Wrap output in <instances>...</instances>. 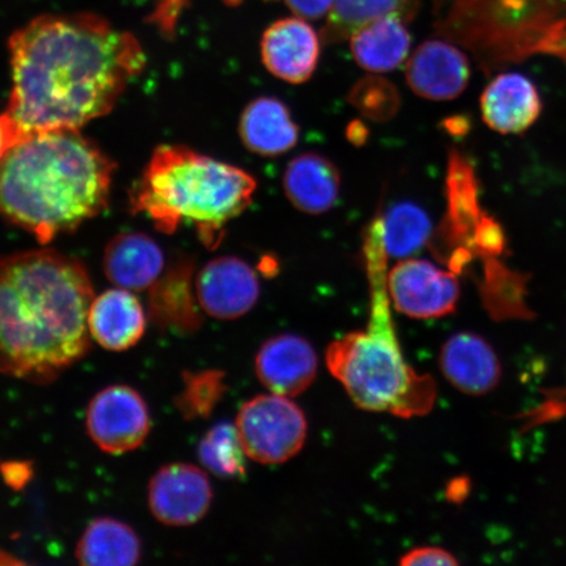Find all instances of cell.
<instances>
[{
	"mask_svg": "<svg viewBox=\"0 0 566 566\" xmlns=\"http://www.w3.org/2000/svg\"><path fill=\"white\" fill-rule=\"evenodd\" d=\"M9 46L12 90L0 115L7 150L32 134L80 130L108 115L147 63L132 33L94 13L35 18Z\"/></svg>",
	"mask_w": 566,
	"mask_h": 566,
	"instance_id": "6da1fadb",
	"label": "cell"
},
{
	"mask_svg": "<svg viewBox=\"0 0 566 566\" xmlns=\"http://www.w3.org/2000/svg\"><path fill=\"white\" fill-rule=\"evenodd\" d=\"M94 287L80 261L55 251L0 259V373L51 385L91 350Z\"/></svg>",
	"mask_w": 566,
	"mask_h": 566,
	"instance_id": "7a4b0ae2",
	"label": "cell"
},
{
	"mask_svg": "<svg viewBox=\"0 0 566 566\" xmlns=\"http://www.w3.org/2000/svg\"><path fill=\"white\" fill-rule=\"evenodd\" d=\"M115 168L80 130L32 134L0 160V216L52 242L108 207Z\"/></svg>",
	"mask_w": 566,
	"mask_h": 566,
	"instance_id": "3957f363",
	"label": "cell"
},
{
	"mask_svg": "<svg viewBox=\"0 0 566 566\" xmlns=\"http://www.w3.org/2000/svg\"><path fill=\"white\" fill-rule=\"evenodd\" d=\"M256 180L238 167L182 146H160L132 190L133 212L145 214L172 235L193 226L201 242L216 248L224 226L250 207Z\"/></svg>",
	"mask_w": 566,
	"mask_h": 566,
	"instance_id": "277c9868",
	"label": "cell"
},
{
	"mask_svg": "<svg viewBox=\"0 0 566 566\" xmlns=\"http://www.w3.org/2000/svg\"><path fill=\"white\" fill-rule=\"evenodd\" d=\"M438 30L495 70L535 54L566 66V0H436Z\"/></svg>",
	"mask_w": 566,
	"mask_h": 566,
	"instance_id": "5b68a950",
	"label": "cell"
},
{
	"mask_svg": "<svg viewBox=\"0 0 566 566\" xmlns=\"http://www.w3.org/2000/svg\"><path fill=\"white\" fill-rule=\"evenodd\" d=\"M384 294L378 285L369 328L328 346V369L360 409L406 419L427 415L437 399L436 381L407 364Z\"/></svg>",
	"mask_w": 566,
	"mask_h": 566,
	"instance_id": "8992f818",
	"label": "cell"
},
{
	"mask_svg": "<svg viewBox=\"0 0 566 566\" xmlns=\"http://www.w3.org/2000/svg\"><path fill=\"white\" fill-rule=\"evenodd\" d=\"M235 427L247 458L260 464L286 463L306 443L307 420L286 396L268 394L240 408Z\"/></svg>",
	"mask_w": 566,
	"mask_h": 566,
	"instance_id": "52a82bcc",
	"label": "cell"
},
{
	"mask_svg": "<svg viewBox=\"0 0 566 566\" xmlns=\"http://www.w3.org/2000/svg\"><path fill=\"white\" fill-rule=\"evenodd\" d=\"M86 428L98 449L123 455L139 449L150 434V410L137 389L124 385L106 387L90 402Z\"/></svg>",
	"mask_w": 566,
	"mask_h": 566,
	"instance_id": "ba28073f",
	"label": "cell"
},
{
	"mask_svg": "<svg viewBox=\"0 0 566 566\" xmlns=\"http://www.w3.org/2000/svg\"><path fill=\"white\" fill-rule=\"evenodd\" d=\"M396 310L413 318H437L454 313L460 298L454 272H446L424 260H405L387 279Z\"/></svg>",
	"mask_w": 566,
	"mask_h": 566,
	"instance_id": "9c48e42d",
	"label": "cell"
},
{
	"mask_svg": "<svg viewBox=\"0 0 566 566\" xmlns=\"http://www.w3.org/2000/svg\"><path fill=\"white\" fill-rule=\"evenodd\" d=\"M212 502L210 480L193 464L161 467L148 484V507L166 526H193L208 514Z\"/></svg>",
	"mask_w": 566,
	"mask_h": 566,
	"instance_id": "30bf717a",
	"label": "cell"
},
{
	"mask_svg": "<svg viewBox=\"0 0 566 566\" xmlns=\"http://www.w3.org/2000/svg\"><path fill=\"white\" fill-rule=\"evenodd\" d=\"M197 301L205 314L219 321H235L256 306L260 282L242 259L211 260L195 280Z\"/></svg>",
	"mask_w": 566,
	"mask_h": 566,
	"instance_id": "8fae6325",
	"label": "cell"
},
{
	"mask_svg": "<svg viewBox=\"0 0 566 566\" xmlns=\"http://www.w3.org/2000/svg\"><path fill=\"white\" fill-rule=\"evenodd\" d=\"M406 77L416 95L434 102L452 101L469 86L470 61L451 42L430 40L410 56Z\"/></svg>",
	"mask_w": 566,
	"mask_h": 566,
	"instance_id": "7c38bea8",
	"label": "cell"
},
{
	"mask_svg": "<svg viewBox=\"0 0 566 566\" xmlns=\"http://www.w3.org/2000/svg\"><path fill=\"white\" fill-rule=\"evenodd\" d=\"M318 55L317 33L298 17L275 21L261 40V56L269 73L287 83L307 82L315 73Z\"/></svg>",
	"mask_w": 566,
	"mask_h": 566,
	"instance_id": "4fadbf2b",
	"label": "cell"
},
{
	"mask_svg": "<svg viewBox=\"0 0 566 566\" xmlns=\"http://www.w3.org/2000/svg\"><path fill=\"white\" fill-rule=\"evenodd\" d=\"M317 356L306 338L280 335L269 338L256 354L254 370L269 392L294 398L314 384Z\"/></svg>",
	"mask_w": 566,
	"mask_h": 566,
	"instance_id": "5bb4252c",
	"label": "cell"
},
{
	"mask_svg": "<svg viewBox=\"0 0 566 566\" xmlns=\"http://www.w3.org/2000/svg\"><path fill=\"white\" fill-rule=\"evenodd\" d=\"M195 264L177 260L154 282L148 296V315L155 327L176 335L200 331L203 318L193 283Z\"/></svg>",
	"mask_w": 566,
	"mask_h": 566,
	"instance_id": "9a60e30c",
	"label": "cell"
},
{
	"mask_svg": "<svg viewBox=\"0 0 566 566\" xmlns=\"http://www.w3.org/2000/svg\"><path fill=\"white\" fill-rule=\"evenodd\" d=\"M481 116L500 134H523L542 115L543 103L535 83L518 73L500 74L480 98Z\"/></svg>",
	"mask_w": 566,
	"mask_h": 566,
	"instance_id": "2e32d148",
	"label": "cell"
},
{
	"mask_svg": "<svg viewBox=\"0 0 566 566\" xmlns=\"http://www.w3.org/2000/svg\"><path fill=\"white\" fill-rule=\"evenodd\" d=\"M440 366L452 387L471 396L492 392L502 377L501 363L492 345L472 332H459L443 344Z\"/></svg>",
	"mask_w": 566,
	"mask_h": 566,
	"instance_id": "e0dca14e",
	"label": "cell"
},
{
	"mask_svg": "<svg viewBox=\"0 0 566 566\" xmlns=\"http://www.w3.org/2000/svg\"><path fill=\"white\" fill-rule=\"evenodd\" d=\"M88 328L91 336L103 348L112 352L129 350L145 335V310L129 290H108L92 301Z\"/></svg>",
	"mask_w": 566,
	"mask_h": 566,
	"instance_id": "ac0fdd59",
	"label": "cell"
},
{
	"mask_svg": "<svg viewBox=\"0 0 566 566\" xmlns=\"http://www.w3.org/2000/svg\"><path fill=\"white\" fill-rule=\"evenodd\" d=\"M165 269V254L154 239L139 232L119 233L105 248L104 272L119 289H150Z\"/></svg>",
	"mask_w": 566,
	"mask_h": 566,
	"instance_id": "d6986e66",
	"label": "cell"
},
{
	"mask_svg": "<svg viewBox=\"0 0 566 566\" xmlns=\"http://www.w3.org/2000/svg\"><path fill=\"white\" fill-rule=\"evenodd\" d=\"M283 190L296 210L318 216L335 207L342 177L329 159L315 153L302 154L289 163Z\"/></svg>",
	"mask_w": 566,
	"mask_h": 566,
	"instance_id": "ffe728a7",
	"label": "cell"
},
{
	"mask_svg": "<svg viewBox=\"0 0 566 566\" xmlns=\"http://www.w3.org/2000/svg\"><path fill=\"white\" fill-rule=\"evenodd\" d=\"M240 138L248 150L274 158L298 144L300 127L279 98L261 96L247 105L240 117Z\"/></svg>",
	"mask_w": 566,
	"mask_h": 566,
	"instance_id": "44dd1931",
	"label": "cell"
},
{
	"mask_svg": "<svg viewBox=\"0 0 566 566\" xmlns=\"http://www.w3.org/2000/svg\"><path fill=\"white\" fill-rule=\"evenodd\" d=\"M448 201V217H446L440 237L444 247L451 248V256L462 248L471 251L473 232L484 214L479 203L475 171L470 161L457 151L452 153L450 157Z\"/></svg>",
	"mask_w": 566,
	"mask_h": 566,
	"instance_id": "7402d4cb",
	"label": "cell"
},
{
	"mask_svg": "<svg viewBox=\"0 0 566 566\" xmlns=\"http://www.w3.org/2000/svg\"><path fill=\"white\" fill-rule=\"evenodd\" d=\"M406 23L407 20L391 15L359 28L349 39L354 60L374 74L398 69L407 60L410 49Z\"/></svg>",
	"mask_w": 566,
	"mask_h": 566,
	"instance_id": "603a6c76",
	"label": "cell"
},
{
	"mask_svg": "<svg viewBox=\"0 0 566 566\" xmlns=\"http://www.w3.org/2000/svg\"><path fill=\"white\" fill-rule=\"evenodd\" d=\"M76 560L86 566H132L142 557L138 534L126 523L101 516L90 523L75 549Z\"/></svg>",
	"mask_w": 566,
	"mask_h": 566,
	"instance_id": "cb8c5ba5",
	"label": "cell"
},
{
	"mask_svg": "<svg viewBox=\"0 0 566 566\" xmlns=\"http://www.w3.org/2000/svg\"><path fill=\"white\" fill-rule=\"evenodd\" d=\"M417 0H335L322 32L328 44L349 40L359 28L385 17L409 20Z\"/></svg>",
	"mask_w": 566,
	"mask_h": 566,
	"instance_id": "d4e9b609",
	"label": "cell"
},
{
	"mask_svg": "<svg viewBox=\"0 0 566 566\" xmlns=\"http://www.w3.org/2000/svg\"><path fill=\"white\" fill-rule=\"evenodd\" d=\"M381 229L388 256L406 259L429 242L431 223L427 212L413 203L405 202L389 209Z\"/></svg>",
	"mask_w": 566,
	"mask_h": 566,
	"instance_id": "484cf974",
	"label": "cell"
},
{
	"mask_svg": "<svg viewBox=\"0 0 566 566\" xmlns=\"http://www.w3.org/2000/svg\"><path fill=\"white\" fill-rule=\"evenodd\" d=\"M200 462L218 478L237 479L245 473V451L235 424L218 423L198 446Z\"/></svg>",
	"mask_w": 566,
	"mask_h": 566,
	"instance_id": "4316f807",
	"label": "cell"
},
{
	"mask_svg": "<svg viewBox=\"0 0 566 566\" xmlns=\"http://www.w3.org/2000/svg\"><path fill=\"white\" fill-rule=\"evenodd\" d=\"M182 381V391L174 401L187 421L209 419L229 389L221 370L184 371Z\"/></svg>",
	"mask_w": 566,
	"mask_h": 566,
	"instance_id": "83f0119b",
	"label": "cell"
},
{
	"mask_svg": "<svg viewBox=\"0 0 566 566\" xmlns=\"http://www.w3.org/2000/svg\"><path fill=\"white\" fill-rule=\"evenodd\" d=\"M507 240L504 229L494 218L485 214L481 217L473 232L471 252L473 256L499 258L506 252Z\"/></svg>",
	"mask_w": 566,
	"mask_h": 566,
	"instance_id": "f1b7e54d",
	"label": "cell"
},
{
	"mask_svg": "<svg viewBox=\"0 0 566 566\" xmlns=\"http://www.w3.org/2000/svg\"><path fill=\"white\" fill-rule=\"evenodd\" d=\"M0 476L12 491H23L34 476L31 460H7L0 463Z\"/></svg>",
	"mask_w": 566,
	"mask_h": 566,
	"instance_id": "f546056e",
	"label": "cell"
},
{
	"mask_svg": "<svg viewBox=\"0 0 566 566\" xmlns=\"http://www.w3.org/2000/svg\"><path fill=\"white\" fill-rule=\"evenodd\" d=\"M458 564L459 562L450 552L436 547L416 548L408 552L400 560L402 566H454Z\"/></svg>",
	"mask_w": 566,
	"mask_h": 566,
	"instance_id": "4dcf8cb0",
	"label": "cell"
},
{
	"mask_svg": "<svg viewBox=\"0 0 566 566\" xmlns=\"http://www.w3.org/2000/svg\"><path fill=\"white\" fill-rule=\"evenodd\" d=\"M290 10L304 20L328 17L335 0H285Z\"/></svg>",
	"mask_w": 566,
	"mask_h": 566,
	"instance_id": "1f68e13d",
	"label": "cell"
},
{
	"mask_svg": "<svg viewBox=\"0 0 566 566\" xmlns=\"http://www.w3.org/2000/svg\"><path fill=\"white\" fill-rule=\"evenodd\" d=\"M469 492H470L469 481H467L462 478H459V479L452 481V483L450 484L449 490H448V495L451 501L460 502L467 497V494H469Z\"/></svg>",
	"mask_w": 566,
	"mask_h": 566,
	"instance_id": "d6a6232c",
	"label": "cell"
},
{
	"mask_svg": "<svg viewBox=\"0 0 566 566\" xmlns=\"http://www.w3.org/2000/svg\"><path fill=\"white\" fill-rule=\"evenodd\" d=\"M469 126L470 124L464 118H454L450 119L448 127L451 133L462 134L463 136V134L469 132Z\"/></svg>",
	"mask_w": 566,
	"mask_h": 566,
	"instance_id": "836d02e7",
	"label": "cell"
},
{
	"mask_svg": "<svg viewBox=\"0 0 566 566\" xmlns=\"http://www.w3.org/2000/svg\"><path fill=\"white\" fill-rule=\"evenodd\" d=\"M25 563L23 560H20V558L9 554V552H6L3 549H0V565H24Z\"/></svg>",
	"mask_w": 566,
	"mask_h": 566,
	"instance_id": "e575fe53",
	"label": "cell"
},
{
	"mask_svg": "<svg viewBox=\"0 0 566 566\" xmlns=\"http://www.w3.org/2000/svg\"><path fill=\"white\" fill-rule=\"evenodd\" d=\"M6 151H7V142H6L2 123H0V160H2Z\"/></svg>",
	"mask_w": 566,
	"mask_h": 566,
	"instance_id": "d590c367",
	"label": "cell"
}]
</instances>
